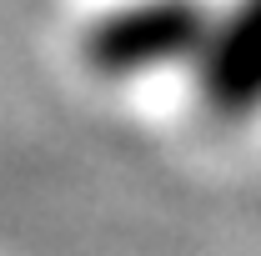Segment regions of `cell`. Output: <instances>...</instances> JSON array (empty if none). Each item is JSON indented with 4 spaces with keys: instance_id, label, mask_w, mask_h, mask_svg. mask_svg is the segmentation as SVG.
I'll use <instances>...</instances> for the list:
<instances>
[{
    "instance_id": "obj_1",
    "label": "cell",
    "mask_w": 261,
    "mask_h": 256,
    "mask_svg": "<svg viewBox=\"0 0 261 256\" xmlns=\"http://www.w3.org/2000/svg\"><path fill=\"white\" fill-rule=\"evenodd\" d=\"M211 0H116L86 25L81 56L106 81L191 70L211 31Z\"/></svg>"
},
{
    "instance_id": "obj_2",
    "label": "cell",
    "mask_w": 261,
    "mask_h": 256,
    "mask_svg": "<svg viewBox=\"0 0 261 256\" xmlns=\"http://www.w3.org/2000/svg\"><path fill=\"white\" fill-rule=\"evenodd\" d=\"M196 91L221 116H251L261 106V0H231L211 10V31L191 61Z\"/></svg>"
}]
</instances>
